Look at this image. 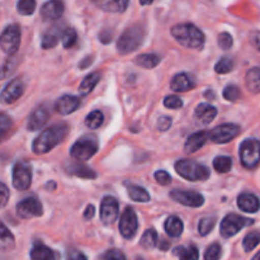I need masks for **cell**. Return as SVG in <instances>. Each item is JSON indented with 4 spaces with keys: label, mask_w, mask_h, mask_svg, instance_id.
<instances>
[{
    "label": "cell",
    "mask_w": 260,
    "mask_h": 260,
    "mask_svg": "<svg viewBox=\"0 0 260 260\" xmlns=\"http://www.w3.org/2000/svg\"><path fill=\"white\" fill-rule=\"evenodd\" d=\"M68 132L69 126L66 123H58L48 127L47 129L41 132L40 136H37V139L33 141V152L37 155L47 154L51 150L55 149L58 144H61Z\"/></svg>",
    "instance_id": "cell-1"
},
{
    "label": "cell",
    "mask_w": 260,
    "mask_h": 260,
    "mask_svg": "<svg viewBox=\"0 0 260 260\" xmlns=\"http://www.w3.org/2000/svg\"><path fill=\"white\" fill-rule=\"evenodd\" d=\"M173 37L175 38L179 45L184 46L192 50H202L205 46V35L200 28L196 27L190 23H184V24H177L170 30Z\"/></svg>",
    "instance_id": "cell-2"
},
{
    "label": "cell",
    "mask_w": 260,
    "mask_h": 260,
    "mask_svg": "<svg viewBox=\"0 0 260 260\" xmlns=\"http://www.w3.org/2000/svg\"><path fill=\"white\" fill-rule=\"evenodd\" d=\"M145 30L141 25L136 24L132 27L127 28L121 37L117 41V50L121 55H127L132 51L137 50L144 42Z\"/></svg>",
    "instance_id": "cell-3"
},
{
    "label": "cell",
    "mask_w": 260,
    "mask_h": 260,
    "mask_svg": "<svg viewBox=\"0 0 260 260\" xmlns=\"http://www.w3.org/2000/svg\"><path fill=\"white\" fill-rule=\"evenodd\" d=\"M175 170L180 177L190 182H201L210 178V170L205 165H201L200 162L193 160H179L175 162Z\"/></svg>",
    "instance_id": "cell-4"
},
{
    "label": "cell",
    "mask_w": 260,
    "mask_h": 260,
    "mask_svg": "<svg viewBox=\"0 0 260 260\" xmlns=\"http://www.w3.org/2000/svg\"><path fill=\"white\" fill-rule=\"evenodd\" d=\"M98 147L99 144L95 135H84L71 146L70 155L74 159L84 161L93 157L98 151Z\"/></svg>",
    "instance_id": "cell-5"
},
{
    "label": "cell",
    "mask_w": 260,
    "mask_h": 260,
    "mask_svg": "<svg viewBox=\"0 0 260 260\" xmlns=\"http://www.w3.org/2000/svg\"><path fill=\"white\" fill-rule=\"evenodd\" d=\"M253 223L254 221L250 220V218L241 217L236 213H229L221 222L220 233L225 239H230L238 233H240L244 228H248Z\"/></svg>",
    "instance_id": "cell-6"
},
{
    "label": "cell",
    "mask_w": 260,
    "mask_h": 260,
    "mask_svg": "<svg viewBox=\"0 0 260 260\" xmlns=\"http://www.w3.org/2000/svg\"><path fill=\"white\" fill-rule=\"evenodd\" d=\"M241 164L248 169H254L260 162V142L258 140H245L240 145Z\"/></svg>",
    "instance_id": "cell-7"
},
{
    "label": "cell",
    "mask_w": 260,
    "mask_h": 260,
    "mask_svg": "<svg viewBox=\"0 0 260 260\" xmlns=\"http://www.w3.org/2000/svg\"><path fill=\"white\" fill-rule=\"evenodd\" d=\"M20 45V28L17 24H10L3 30L0 38V46L3 52L7 55H14Z\"/></svg>",
    "instance_id": "cell-8"
},
{
    "label": "cell",
    "mask_w": 260,
    "mask_h": 260,
    "mask_svg": "<svg viewBox=\"0 0 260 260\" xmlns=\"http://www.w3.org/2000/svg\"><path fill=\"white\" fill-rule=\"evenodd\" d=\"M32 183V167L27 161H18L13 168V185L18 190H25Z\"/></svg>",
    "instance_id": "cell-9"
},
{
    "label": "cell",
    "mask_w": 260,
    "mask_h": 260,
    "mask_svg": "<svg viewBox=\"0 0 260 260\" xmlns=\"http://www.w3.org/2000/svg\"><path fill=\"white\" fill-rule=\"evenodd\" d=\"M139 229V221H137L136 212L134 208L127 207L126 211L122 213L121 221H119V233L124 239L129 240L134 239Z\"/></svg>",
    "instance_id": "cell-10"
},
{
    "label": "cell",
    "mask_w": 260,
    "mask_h": 260,
    "mask_svg": "<svg viewBox=\"0 0 260 260\" xmlns=\"http://www.w3.org/2000/svg\"><path fill=\"white\" fill-rule=\"evenodd\" d=\"M17 213L20 218L40 217L43 213V207L36 197L24 198L17 205Z\"/></svg>",
    "instance_id": "cell-11"
},
{
    "label": "cell",
    "mask_w": 260,
    "mask_h": 260,
    "mask_svg": "<svg viewBox=\"0 0 260 260\" xmlns=\"http://www.w3.org/2000/svg\"><path fill=\"white\" fill-rule=\"evenodd\" d=\"M239 134H240V127L238 124L226 123L216 127L210 134V137L215 144H228L231 140L238 137Z\"/></svg>",
    "instance_id": "cell-12"
},
{
    "label": "cell",
    "mask_w": 260,
    "mask_h": 260,
    "mask_svg": "<svg viewBox=\"0 0 260 260\" xmlns=\"http://www.w3.org/2000/svg\"><path fill=\"white\" fill-rule=\"evenodd\" d=\"M170 197L173 201L178 202L179 205L187 206V207H201L205 203V198L202 194L197 192H193V190H173L170 193Z\"/></svg>",
    "instance_id": "cell-13"
},
{
    "label": "cell",
    "mask_w": 260,
    "mask_h": 260,
    "mask_svg": "<svg viewBox=\"0 0 260 260\" xmlns=\"http://www.w3.org/2000/svg\"><path fill=\"white\" fill-rule=\"evenodd\" d=\"M118 202L111 196H107L101 203V221L103 225L109 226L118 217Z\"/></svg>",
    "instance_id": "cell-14"
},
{
    "label": "cell",
    "mask_w": 260,
    "mask_h": 260,
    "mask_svg": "<svg viewBox=\"0 0 260 260\" xmlns=\"http://www.w3.org/2000/svg\"><path fill=\"white\" fill-rule=\"evenodd\" d=\"M24 83L20 79H14L4 86L2 93V102L4 104H12L17 102L24 93Z\"/></svg>",
    "instance_id": "cell-15"
},
{
    "label": "cell",
    "mask_w": 260,
    "mask_h": 260,
    "mask_svg": "<svg viewBox=\"0 0 260 260\" xmlns=\"http://www.w3.org/2000/svg\"><path fill=\"white\" fill-rule=\"evenodd\" d=\"M63 9L65 5L62 0H48L41 8V17L43 20H56L63 14Z\"/></svg>",
    "instance_id": "cell-16"
},
{
    "label": "cell",
    "mask_w": 260,
    "mask_h": 260,
    "mask_svg": "<svg viewBox=\"0 0 260 260\" xmlns=\"http://www.w3.org/2000/svg\"><path fill=\"white\" fill-rule=\"evenodd\" d=\"M50 118V111L46 106H40L33 111L28 119V131H38L47 123Z\"/></svg>",
    "instance_id": "cell-17"
},
{
    "label": "cell",
    "mask_w": 260,
    "mask_h": 260,
    "mask_svg": "<svg viewBox=\"0 0 260 260\" xmlns=\"http://www.w3.org/2000/svg\"><path fill=\"white\" fill-rule=\"evenodd\" d=\"M30 260H60L61 256L57 251L46 246L43 243L36 241L29 253Z\"/></svg>",
    "instance_id": "cell-18"
},
{
    "label": "cell",
    "mask_w": 260,
    "mask_h": 260,
    "mask_svg": "<svg viewBox=\"0 0 260 260\" xmlns=\"http://www.w3.org/2000/svg\"><path fill=\"white\" fill-rule=\"evenodd\" d=\"M81 104V101L78 96L74 95H62L57 102H56V112L62 116H68V114L73 113L76 109L79 108V106Z\"/></svg>",
    "instance_id": "cell-19"
},
{
    "label": "cell",
    "mask_w": 260,
    "mask_h": 260,
    "mask_svg": "<svg viewBox=\"0 0 260 260\" xmlns=\"http://www.w3.org/2000/svg\"><path fill=\"white\" fill-rule=\"evenodd\" d=\"M208 136L210 134L206 131H200V132H196V134L190 135L188 137L187 142L184 145V150L187 154H193V152H197L201 147H203L207 142Z\"/></svg>",
    "instance_id": "cell-20"
},
{
    "label": "cell",
    "mask_w": 260,
    "mask_h": 260,
    "mask_svg": "<svg viewBox=\"0 0 260 260\" xmlns=\"http://www.w3.org/2000/svg\"><path fill=\"white\" fill-rule=\"evenodd\" d=\"M238 206L241 211L248 213H255L260 210V200L255 194L243 193L238 198Z\"/></svg>",
    "instance_id": "cell-21"
},
{
    "label": "cell",
    "mask_w": 260,
    "mask_h": 260,
    "mask_svg": "<svg viewBox=\"0 0 260 260\" xmlns=\"http://www.w3.org/2000/svg\"><path fill=\"white\" fill-rule=\"evenodd\" d=\"M63 30L61 28V25H53L52 28L45 32V35L42 36V41H41V46L42 48L45 50H48V48H53L60 40H62V35H63Z\"/></svg>",
    "instance_id": "cell-22"
},
{
    "label": "cell",
    "mask_w": 260,
    "mask_h": 260,
    "mask_svg": "<svg viewBox=\"0 0 260 260\" xmlns=\"http://www.w3.org/2000/svg\"><path fill=\"white\" fill-rule=\"evenodd\" d=\"M170 86L174 91H178V93H182V91H188L190 89H193L196 86L194 80L192 79V76L188 75V74H177V75L173 78L172 83H170Z\"/></svg>",
    "instance_id": "cell-23"
},
{
    "label": "cell",
    "mask_w": 260,
    "mask_h": 260,
    "mask_svg": "<svg viewBox=\"0 0 260 260\" xmlns=\"http://www.w3.org/2000/svg\"><path fill=\"white\" fill-rule=\"evenodd\" d=\"M196 118L200 122H202L203 124H208L215 119V117L217 116V109L213 106L207 103H202L196 108L194 112Z\"/></svg>",
    "instance_id": "cell-24"
},
{
    "label": "cell",
    "mask_w": 260,
    "mask_h": 260,
    "mask_svg": "<svg viewBox=\"0 0 260 260\" xmlns=\"http://www.w3.org/2000/svg\"><path fill=\"white\" fill-rule=\"evenodd\" d=\"M129 0H96V5L108 13H123L128 7Z\"/></svg>",
    "instance_id": "cell-25"
},
{
    "label": "cell",
    "mask_w": 260,
    "mask_h": 260,
    "mask_svg": "<svg viewBox=\"0 0 260 260\" xmlns=\"http://www.w3.org/2000/svg\"><path fill=\"white\" fill-rule=\"evenodd\" d=\"M164 229L169 236H172V238H179L183 234L184 226H183L182 220H180L179 217H177V216H170V217L165 221Z\"/></svg>",
    "instance_id": "cell-26"
},
{
    "label": "cell",
    "mask_w": 260,
    "mask_h": 260,
    "mask_svg": "<svg viewBox=\"0 0 260 260\" xmlns=\"http://www.w3.org/2000/svg\"><path fill=\"white\" fill-rule=\"evenodd\" d=\"M245 84L249 91L254 94L260 93V68H253L246 73Z\"/></svg>",
    "instance_id": "cell-27"
},
{
    "label": "cell",
    "mask_w": 260,
    "mask_h": 260,
    "mask_svg": "<svg viewBox=\"0 0 260 260\" xmlns=\"http://www.w3.org/2000/svg\"><path fill=\"white\" fill-rule=\"evenodd\" d=\"M101 80V74L99 73H91L81 81L80 86H79V91H80L81 95H88L89 93H91L94 88L96 86V84Z\"/></svg>",
    "instance_id": "cell-28"
},
{
    "label": "cell",
    "mask_w": 260,
    "mask_h": 260,
    "mask_svg": "<svg viewBox=\"0 0 260 260\" xmlns=\"http://www.w3.org/2000/svg\"><path fill=\"white\" fill-rule=\"evenodd\" d=\"M160 61H161V57L156 55V53H144V55L137 56L135 62L139 66H141V68L154 69L159 65Z\"/></svg>",
    "instance_id": "cell-29"
},
{
    "label": "cell",
    "mask_w": 260,
    "mask_h": 260,
    "mask_svg": "<svg viewBox=\"0 0 260 260\" xmlns=\"http://www.w3.org/2000/svg\"><path fill=\"white\" fill-rule=\"evenodd\" d=\"M69 173L75 177L83 178V179H94L96 178L95 172L93 169H90L89 167L83 164H73L69 168Z\"/></svg>",
    "instance_id": "cell-30"
},
{
    "label": "cell",
    "mask_w": 260,
    "mask_h": 260,
    "mask_svg": "<svg viewBox=\"0 0 260 260\" xmlns=\"http://www.w3.org/2000/svg\"><path fill=\"white\" fill-rule=\"evenodd\" d=\"M173 253L179 256V260H198L200 259V251L194 245H190L188 248L184 246H178L173 250Z\"/></svg>",
    "instance_id": "cell-31"
},
{
    "label": "cell",
    "mask_w": 260,
    "mask_h": 260,
    "mask_svg": "<svg viewBox=\"0 0 260 260\" xmlns=\"http://www.w3.org/2000/svg\"><path fill=\"white\" fill-rule=\"evenodd\" d=\"M128 196L132 201L135 202H149L150 194L144 189L142 187L139 185H129L128 187Z\"/></svg>",
    "instance_id": "cell-32"
},
{
    "label": "cell",
    "mask_w": 260,
    "mask_h": 260,
    "mask_svg": "<svg viewBox=\"0 0 260 260\" xmlns=\"http://www.w3.org/2000/svg\"><path fill=\"white\" fill-rule=\"evenodd\" d=\"M14 236L8 230L7 226L2 225V236H0V248H2V251H10L14 248Z\"/></svg>",
    "instance_id": "cell-33"
},
{
    "label": "cell",
    "mask_w": 260,
    "mask_h": 260,
    "mask_svg": "<svg viewBox=\"0 0 260 260\" xmlns=\"http://www.w3.org/2000/svg\"><path fill=\"white\" fill-rule=\"evenodd\" d=\"M213 168L217 173H229L233 168V159L229 156H217L213 160Z\"/></svg>",
    "instance_id": "cell-34"
},
{
    "label": "cell",
    "mask_w": 260,
    "mask_h": 260,
    "mask_svg": "<svg viewBox=\"0 0 260 260\" xmlns=\"http://www.w3.org/2000/svg\"><path fill=\"white\" fill-rule=\"evenodd\" d=\"M260 243V233L259 231H253V233L248 234V235L244 238L243 241V246H244V250L246 253H250L251 250L256 248Z\"/></svg>",
    "instance_id": "cell-35"
},
{
    "label": "cell",
    "mask_w": 260,
    "mask_h": 260,
    "mask_svg": "<svg viewBox=\"0 0 260 260\" xmlns=\"http://www.w3.org/2000/svg\"><path fill=\"white\" fill-rule=\"evenodd\" d=\"M103 113L101 111H93L86 116L85 118V124L88 128L90 129H95L98 127L102 126L103 123Z\"/></svg>",
    "instance_id": "cell-36"
},
{
    "label": "cell",
    "mask_w": 260,
    "mask_h": 260,
    "mask_svg": "<svg viewBox=\"0 0 260 260\" xmlns=\"http://www.w3.org/2000/svg\"><path fill=\"white\" fill-rule=\"evenodd\" d=\"M141 245L145 249H152L157 245V233L154 229H149L147 231H145L141 238Z\"/></svg>",
    "instance_id": "cell-37"
},
{
    "label": "cell",
    "mask_w": 260,
    "mask_h": 260,
    "mask_svg": "<svg viewBox=\"0 0 260 260\" xmlns=\"http://www.w3.org/2000/svg\"><path fill=\"white\" fill-rule=\"evenodd\" d=\"M17 10L22 15H30L36 10V0H19L17 4Z\"/></svg>",
    "instance_id": "cell-38"
},
{
    "label": "cell",
    "mask_w": 260,
    "mask_h": 260,
    "mask_svg": "<svg viewBox=\"0 0 260 260\" xmlns=\"http://www.w3.org/2000/svg\"><path fill=\"white\" fill-rule=\"evenodd\" d=\"M234 69V61L230 57L225 56V57H221V60L216 63L215 70L217 74H229L231 73Z\"/></svg>",
    "instance_id": "cell-39"
},
{
    "label": "cell",
    "mask_w": 260,
    "mask_h": 260,
    "mask_svg": "<svg viewBox=\"0 0 260 260\" xmlns=\"http://www.w3.org/2000/svg\"><path fill=\"white\" fill-rule=\"evenodd\" d=\"M76 40H78V35H76V30L74 28L69 27L63 30V35H62V46L65 48L69 47H73L74 45L76 43Z\"/></svg>",
    "instance_id": "cell-40"
},
{
    "label": "cell",
    "mask_w": 260,
    "mask_h": 260,
    "mask_svg": "<svg viewBox=\"0 0 260 260\" xmlns=\"http://www.w3.org/2000/svg\"><path fill=\"white\" fill-rule=\"evenodd\" d=\"M216 220L213 217H205L200 221V225H198V231L202 236L208 235V234L212 231V229L215 228Z\"/></svg>",
    "instance_id": "cell-41"
},
{
    "label": "cell",
    "mask_w": 260,
    "mask_h": 260,
    "mask_svg": "<svg viewBox=\"0 0 260 260\" xmlns=\"http://www.w3.org/2000/svg\"><path fill=\"white\" fill-rule=\"evenodd\" d=\"M221 254H222V249L218 243L212 244L208 246V249L205 253V260H220Z\"/></svg>",
    "instance_id": "cell-42"
},
{
    "label": "cell",
    "mask_w": 260,
    "mask_h": 260,
    "mask_svg": "<svg viewBox=\"0 0 260 260\" xmlns=\"http://www.w3.org/2000/svg\"><path fill=\"white\" fill-rule=\"evenodd\" d=\"M241 93H240V89L238 86H234V85H229L226 86V89L223 90V98L229 102H236L239 98H240Z\"/></svg>",
    "instance_id": "cell-43"
},
{
    "label": "cell",
    "mask_w": 260,
    "mask_h": 260,
    "mask_svg": "<svg viewBox=\"0 0 260 260\" xmlns=\"http://www.w3.org/2000/svg\"><path fill=\"white\" fill-rule=\"evenodd\" d=\"M217 43L218 46H220V48H222V50H230V48L233 47L234 40L233 37H231L230 33L222 32L220 33V36H218Z\"/></svg>",
    "instance_id": "cell-44"
},
{
    "label": "cell",
    "mask_w": 260,
    "mask_h": 260,
    "mask_svg": "<svg viewBox=\"0 0 260 260\" xmlns=\"http://www.w3.org/2000/svg\"><path fill=\"white\" fill-rule=\"evenodd\" d=\"M164 106L167 108H173V109H179L183 107V101L177 95H168L164 99Z\"/></svg>",
    "instance_id": "cell-45"
},
{
    "label": "cell",
    "mask_w": 260,
    "mask_h": 260,
    "mask_svg": "<svg viewBox=\"0 0 260 260\" xmlns=\"http://www.w3.org/2000/svg\"><path fill=\"white\" fill-rule=\"evenodd\" d=\"M101 260H127L124 254L118 249H111L102 255Z\"/></svg>",
    "instance_id": "cell-46"
},
{
    "label": "cell",
    "mask_w": 260,
    "mask_h": 260,
    "mask_svg": "<svg viewBox=\"0 0 260 260\" xmlns=\"http://www.w3.org/2000/svg\"><path fill=\"white\" fill-rule=\"evenodd\" d=\"M155 179H156V182L161 185H168L172 183V177H170L169 173H167L165 170H159V172L155 173Z\"/></svg>",
    "instance_id": "cell-47"
},
{
    "label": "cell",
    "mask_w": 260,
    "mask_h": 260,
    "mask_svg": "<svg viewBox=\"0 0 260 260\" xmlns=\"http://www.w3.org/2000/svg\"><path fill=\"white\" fill-rule=\"evenodd\" d=\"M173 121L170 117H161V118H159V121H157V129L161 132H165L168 131V129L170 128V126H172Z\"/></svg>",
    "instance_id": "cell-48"
},
{
    "label": "cell",
    "mask_w": 260,
    "mask_h": 260,
    "mask_svg": "<svg viewBox=\"0 0 260 260\" xmlns=\"http://www.w3.org/2000/svg\"><path fill=\"white\" fill-rule=\"evenodd\" d=\"M66 260H88V258L79 250H69L66 254Z\"/></svg>",
    "instance_id": "cell-49"
},
{
    "label": "cell",
    "mask_w": 260,
    "mask_h": 260,
    "mask_svg": "<svg viewBox=\"0 0 260 260\" xmlns=\"http://www.w3.org/2000/svg\"><path fill=\"white\" fill-rule=\"evenodd\" d=\"M249 40H250L251 45L260 52V30H253V32H250Z\"/></svg>",
    "instance_id": "cell-50"
},
{
    "label": "cell",
    "mask_w": 260,
    "mask_h": 260,
    "mask_svg": "<svg viewBox=\"0 0 260 260\" xmlns=\"http://www.w3.org/2000/svg\"><path fill=\"white\" fill-rule=\"evenodd\" d=\"M10 126H12V121H10V118L7 116V114L3 113L2 119H0V127H2L3 134H4V132H7L8 128H9Z\"/></svg>",
    "instance_id": "cell-51"
},
{
    "label": "cell",
    "mask_w": 260,
    "mask_h": 260,
    "mask_svg": "<svg viewBox=\"0 0 260 260\" xmlns=\"http://www.w3.org/2000/svg\"><path fill=\"white\" fill-rule=\"evenodd\" d=\"M112 37H113V32L111 30H103V32L99 35V40L103 43H109L112 41Z\"/></svg>",
    "instance_id": "cell-52"
},
{
    "label": "cell",
    "mask_w": 260,
    "mask_h": 260,
    "mask_svg": "<svg viewBox=\"0 0 260 260\" xmlns=\"http://www.w3.org/2000/svg\"><path fill=\"white\" fill-rule=\"evenodd\" d=\"M12 61H13V58H9V60L4 63V66H3V78H7L8 74L12 73V71L14 70V69H13L14 66L12 65Z\"/></svg>",
    "instance_id": "cell-53"
},
{
    "label": "cell",
    "mask_w": 260,
    "mask_h": 260,
    "mask_svg": "<svg viewBox=\"0 0 260 260\" xmlns=\"http://www.w3.org/2000/svg\"><path fill=\"white\" fill-rule=\"evenodd\" d=\"M8 197H9V190H8L7 185L3 183L2 184V207H5V206H7Z\"/></svg>",
    "instance_id": "cell-54"
},
{
    "label": "cell",
    "mask_w": 260,
    "mask_h": 260,
    "mask_svg": "<svg viewBox=\"0 0 260 260\" xmlns=\"http://www.w3.org/2000/svg\"><path fill=\"white\" fill-rule=\"evenodd\" d=\"M94 213H95V208H94L93 205H89L88 207H86L85 212H84V218H85V220H91Z\"/></svg>",
    "instance_id": "cell-55"
},
{
    "label": "cell",
    "mask_w": 260,
    "mask_h": 260,
    "mask_svg": "<svg viewBox=\"0 0 260 260\" xmlns=\"http://www.w3.org/2000/svg\"><path fill=\"white\" fill-rule=\"evenodd\" d=\"M91 62H93V57H86L85 60L81 61V62L79 63V68H80V69H86L89 65H90Z\"/></svg>",
    "instance_id": "cell-56"
},
{
    "label": "cell",
    "mask_w": 260,
    "mask_h": 260,
    "mask_svg": "<svg viewBox=\"0 0 260 260\" xmlns=\"http://www.w3.org/2000/svg\"><path fill=\"white\" fill-rule=\"evenodd\" d=\"M169 243H168V241H165V240H162V241H160L159 243V248H160V250H168V249H169Z\"/></svg>",
    "instance_id": "cell-57"
},
{
    "label": "cell",
    "mask_w": 260,
    "mask_h": 260,
    "mask_svg": "<svg viewBox=\"0 0 260 260\" xmlns=\"http://www.w3.org/2000/svg\"><path fill=\"white\" fill-rule=\"evenodd\" d=\"M152 2H154V0H140L141 5H150Z\"/></svg>",
    "instance_id": "cell-58"
},
{
    "label": "cell",
    "mask_w": 260,
    "mask_h": 260,
    "mask_svg": "<svg viewBox=\"0 0 260 260\" xmlns=\"http://www.w3.org/2000/svg\"><path fill=\"white\" fill-rule=\"evenodd\" d=\"M251 260H260V251H259V253H256L255 256H254V258Z\"/></svg>",
    "instance_id": "cell-59"
},
{
    "label": "cell",
    "mask_w": 260,
    "mask_h": 260,
    "mask_svg": "<svg viewBox=\"0 0 260 260\" xmlns=\"http://www.w3.org/2000/svg\"><path fill=\"white\" fill-rule=\"evenodd\" d=\"M55 188V183H48L47 185H46V188Z\"/></svg>",
    "instance_id": "cell-60"
}]
</instances>
